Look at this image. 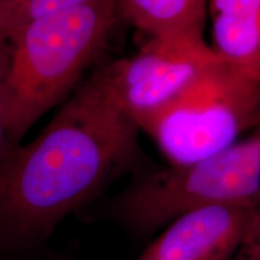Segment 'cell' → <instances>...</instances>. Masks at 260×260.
<instances>
[{
    "label": "cell",
    "mask_w": 260,
    "mask_h": 260,
    "mask_svg": "<svg viewBox=\"0 0 260 260\" xmlns=\"http://www.w3.org/2000/svg\"><path fill=\"white\" fill-rule=\"evenodd\" d=\"M139 128L99 71L28 144L0 162V249L30 251L136 164Z\"/></svg>",
    "instance_id": "obj_1"
},
{
    "label": "cell",
    "mask_w": 260,
    "mask_h": 260,
    "mask_svg": "<svg viewBox=\"0 0 260 260\" xmlns=\"http://www.w3.org/2000/svg\"><path fill=\"white\" fill-rule=\"evenodd\" d=\"M119 16L115 0H90L42 16L0 51V94L8 138L27 132L76 87L99 59Z\"/></svg>",
    "instance_id": "obj_2"
},
{
    "label": "cell",
    "mask_w": 260,
    "mask_h": 260,
    "mask_svg": "<svg viewBox=\"0 0 260 260\" xmlns=\"http://www.w3.org/2000/svg\"><path fill=\"white\" fill-rule=\"evenodd\" d=\"M213 205L260 209V124L210 157L142 174L117 198L113 214L144 239L181 214Z\"/></svg>",
    "instance_id": "obj_3"
},
{
    "label": "cell",
    "mask_w": 260,
    "mask_h": 260,
    "mask_svg": "<svg viewBox=\"0 0 260 260\" xmlns=\"http://www.w3.org/2000/svg\"><path fill=\"white\" fill-rule=\"evenodd\" d=\"M260 124V76L223 59L142 129L168 164L210 157Z\"/></svg>",
    "instance_id": "obj_4"
},
{
    "label": "cell",
    "mask_w": 260,
    "mask_h": 260,
    "mask_svg": "<svg viewBox=\"0 0 260 260\" xmlns=\"http://www.w3.org/2000/svg\"><path fill=\"white\" fill-rule=\"evenodd\" d=\"M219 60L201 35H158L98 71L119 109L142 130Z\"/></svg>",
    "instance_id": "obj_5"
},
{
    "label": "cell",
    "mask_w": 260,
    "mask_h": 260,
    "mask_svg": "<svg viewBox=\"0 0 260 260\" xmlns=\"http://www.w3.org/2000/svg\"><path fill=\"white\" fill-rule=\"evenodd\" d=\"M256 210L213 205L181 214L136 260H232Z\"/></svg>",
    "instance_id": "obj_6"
},
{
    "label": "cell",
    "mask_w": 260,
    "mask_h": 260,
    "mask_svg": "<svg viewBox=\"0 0 260 260\" xmlns=\"http://www.w3.org/2000/svg\"><path fill=\"white\" fill-rule=\"evenodd\" d=\"M207 18L220 59L260 76V0H207Z\"/></svg>",
    "instance_id": "obj_7"
},
{
    "label": "cell",
    "mask_w": 260,
    "mask_h": 260,
    "mask_svg": "<svg viewBox=\"0 0 260 260\" xmlns=\"http://www.w3.org/2000/svg\"><path fill=\"white\" fill-rule=\"evenodd\" d=\"M119 18L148 37L201 35L207 22V0H115Z\"/></svg>",
    "instance_id": "obj_8"
},
{
    "label": "cell",
    "mask_w": 260,
    "mask_h": 260,
    "mask_svg": "<svg viewBox=\"0 0 260 260\" xmlns=\"http://www.w3.org/2000/svg\"><path fill=\"white\" fill-rule=\"evenodd\" d=\"M90 0H0V51L29 22Z\"/></svg>",
    "instance_id": "obj_9"
},
{
    "label": "cell",
    "mask_w": 260,
    "mask_h": 260,
    "mask_svg": "<svg viewBox=\"0 0 260 260\" xmlns=\"http://www.w3.org/2000/svg\"><path fill=\"white\" fill-rule=\"evenodd\" d=\"M232 260H260V209L256 210Z\"/></svg>",
    "instance_id": "obj_10"
},
{
    "label": "cell",
    "mask_w": 260,
    "mask_h": 260,
    "mask_svg": "<svg viewBox=\"0 0 260 260\" xmlns=\"http://www.w3.org/2000/svg\"><path fill=\"white\" fill-rule=\"evenodd\" d=\"M10 146L9 138H8V132H6L5 121H4V111H3V102H2V94H0V162H2L3 158Z\"/></svg>",
    "instance_id": "obj_11"
}]
</instances>
